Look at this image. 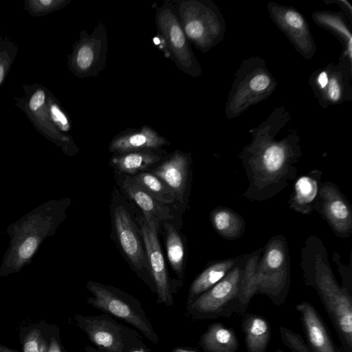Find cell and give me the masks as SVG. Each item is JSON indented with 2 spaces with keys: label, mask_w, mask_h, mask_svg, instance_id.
<instances>
[{
  "label": "cell",
  "mask_w": 352,
  "mask_h": 352,
  "mask_svg": "<svg viewBox=\"0 0 352 352\" xmlns=\"http://www.w3.org/2000/svg\"><path fill=\"white\" fill-rule=\"evenodd\" d=\"M291 121L289 111L281 105L249 131L252 140L239 154L248 182L243 197L248 201H267L296 179L302 152L297 131L288 128Z\"/></svg>",
  "instance_id": "obj_1"
},
{
  "label": "cell",
  "mask_w": 352,
  "mask_h": 352,
  "mask_svg": "<svg viewBox=\"0 0 352 352\" xmlns=\"http://www.w3.org/2000/svg\"><path fill=\"white\" fill-rule=\"evenodd\" d=\"M304 283L318 294L334 329L343 352H352V293L336 279L327 248L320 238L310 235L300 252Z\"/></svg>",
  "instance_id": "obj_2"
},
{
  "label": "cell",
  "mask_w": 352,
  "mask_h": 352,
  "mask_svg": "<svg viewBox=\"0 0 352 352\" xmlns=\"http://www.w3.org/2000/svg\"><path fill=\"white\" fill-rule=\"evenodd\" d=\"M278 82L260 56L243 60L236 69L225 106L228 119L240 116L250 107L270 97Z\"/></svg>",
  "instance_id": "obj_3"
},
{
  "label": "cell",
  "mask_w": 352,
  "mask_h": 352,
  "mask_svg": "<svg viewBox=\"0 0 352 352\" xmlns=\"http://www.w3.org/2000/svg\"><path fill=\"white\" fill-rule=\"evenodd\" d=\"M176 12L190 43L207 53L224 38L225 19L211 0H174Z\"/></svg>",
  "instance_id": "obj_4"
},
{
  "label": "cell",
  "mask_w": 352,
  "mask_h": 352,
  "mask_svg": "<svg viewBox=\"0 0 352 352\" xmlns=\"http://www.w3.org/2000/svg\"><path fill=\"white\" fill-rule=\"evenodd\" d=\"M291 283V266L286 237L272 236L263 248L256 272V294L268 297L275 305H283Z\"/></svg>",
  "instance_id": "obj_5"
},
{
  "label": "cell",
  "mask_w": 352,
  "mask_h": 352,
  "mask_svg": "<svg viewBox=\"0 0 352 352\" xmlns=\"http://www.w3.org/2000/svg\"><path fill=\"white\" fill-rule=\"evenodd\" d=\"M157 33L166 41L170 60L183 73L198 78L203 70L178 19L173 1L166 0L155 10Z\"/></svg>",
  "instance_id": "obj_6"
},
{
  "label": "cell",
  "mask_w": 352,
  "mask_h": 352,
  "mask_svg": "<svg viewBox=\"0 0 352 352\" xmlns=\"http://www.w3.org/2000/svg\"><path fill=\"white\" fill-rule=\"evenodd\" d=\"M243 255L228 274L213 287L195 299L192 314L201 318L229 317L243 314L240 302Z\"/></svg>",
  "instance_id": "obj_7"
},
{
  "label": "cell",
  "mask_w": 352,
  "mask_h": 352,
  "mask_svg": "<svg viewBox=\"0 0 352 352\" xmlns=\"http://www.w3.org/2000/svg\"><path fill=\"white\" fill-rule=\"evenodd\" d=\"M108 34L104 23L99 21L89 34L81 30L78 39L67 56L69 70L78 78L98 76L107 67Z\"/></svg>",
  "instance_id": "obj_8"
},
{
  "label": "cell",
  "mask_w": 352,
  "mask_h": 352,
  "mask_svg": "<svg viewBox=\"0 0 352 352\" xmlns=\"http://www.w3.org/2000/svg\"><path fill=\"white\" fill-rule=\"evenodd\" d=\"M319 105L327 109L352 100V63L344 56L312 72L308 79Z\"/></svg>",
  "instance_id": "obj_9"
},
{
  "label": "cell",
  "mask_w": 352,
  "mask_h": 352,
  "mask_svg": "<svg viewBox=\"0 0 352 352\" xmlns=\"http://www.w3.org/2000/svg\"><path fill=\"white\" fill-rule=\"evenodd\" d=\"M87 288L94 295L88 300L89 304L135 327L151 341L158 342V338L144 313L135 308L113 288L91 281L88 283Z\"/></svg>",
  "instance_id": "obj_10"
},
{
  "label": "cell",
  "mask_w": 352,
  "mask_h": 352,
  "mask_svg": "<svg viewBox=\"0 0 352 352\" xmlns=\"http://www.w3.org/2000/svg\"><path fill=\"white\" fill-rule=\"evenodd\" d=\"M267 8L271 20L295 50L306 60H311L315 55L316 45L304 16L292 7L273 1L267 3Z\"/></svg>",
  "instance_id": "obj_11"
},
{
  "label": "cell",
  "mask_w": 352,
  "mask_h": 352,
  "mask_svg": "<svg viewBox=\"0 0 352 352\" xmlns=\"http://www.w3.org/2000/svg\"><path fill=\"white\" fill-rule=\"evenodd\" d=\"M314 210L320 214L338 237L345 239L351 235V206L332 182L321 183Z\"/></svg>",
  "instance_id": "obj_12"
},
{
  "label": "cell",
  "mask_w": 352,
  "mask_h": 352,
  "mask_svg": "<svg viewBox=\"0 0 352 352\" xmlns=\"http://www.w3.org/2000/svg\"><path fill=\"white\" fill-rule=\"evenodd\" d=\"M160 221L151 215L140 218V232L146 249L150 272L155 282L158 300L166 305H173L168 276L160 248L157 230Z\"/></svg>",
  "instance_id": "obj_13"
},
{
  "label": "cell",
  "mask_w": 352,
  "mask_h": 352,
  "mask_svg": "<svg viewBox=\"0 0 352 352\" xmlns=\"http://www.w3.org/2000/svg\"><path fill=\"white\" fill-rule=\"evenodd\" d=\"M111 213L118 242L124 254L137 270L146 268L150 272L140 232L129 210L122 202L114 201Z\"/></svg>",
  "instance_id": "obj_14"
},
{
  "label": "cell",
  "mask_w": 352,
  "mask_h": 352,
  "mask_svg": "<svg viewBox=\"0 0 352 352\" xmlns=\"http://www.w3.org/2000/svg\"><path fill=\"white\" fill-rule=\"evenodd\" d=\"M25 96L17 105L27 114L37 129L46 131L50 136L65 143H73L70 136L61 133L52 123L47 110L46 98L48 90L41 85L26 86Z\"/></svg>",
  "instance_id": "obj_15"
},
{
  "label": "cell",
  "mask_w": 352,
  "mask_h": 352,
  "mask_svg": "<svg viewBox=\"0 0 352 352\" xmlns=\"http://www.w3.org/2000/svg\"><path fill=\"white\" fill-rule=\"evenodd\" d=\"M190 163V153L177 149L168 155L151 172L172 190L176 200L182 203L188 186Z\"/></svg>",
  "instance_id": "obj_16"
},
{
  "label": "cell",
  "mask_w": 352,
  "mask_h": 352,
  "mask_svg": "<svg viewBox=\"0 0 352 352\" xmlns=\"http://www.w3.org/2000/svg\"><path fill=\"white\" fill-rule=\"evenodd\" d=\"M299 312L306 342L313 352H342L333 342L320 314L309 302L296 305Z\"/></svg>",
  "instance_id": "obj_17"
},
{
  "label": "cell",
  "mask_w": 352,
  "mask_h": 352,
  "mask_svg": "<svg viewBox=\"0 0 352 352\" xmlns=\"http://www.w3.org/2000/svg\"><path fill=\"white\" fill-rule=\"evenodd\" d=\"M170 142L148 125L140 128H126L116 135L109 145V151L116 153L155 149L170 145Z\"/></svg>",
  "instance_id": "obj_18"
},
{
  "label": "cell",
  "mask_w": 352,
  "mask_h": 352,
  "mask_svg": "<svg viewBox=\"0 0 352 352\" xmlns=\"http://www.w3.org/2000/svg\"><path fill=\"white\" fill-rule=\"evenodd\" d=\"M76 320L94 344L107 352H123L120 329L116 324L100 317L76 315Z\"/></svg>",
  "instance_id": "obj_19"
},
{
  "label": "cell",
  "mask_w": 352,
  "mask_h": 352,
  "mask_svg": "<svg viewBox=\"0 0 352 352\" xmlns=\"http://www.w3.org/2000/svg\"><path fill=\"white\" fill-rule=\"evenodd\" d=\"M322 175V171L316 168L296 177L288 201L292 210L306 215L314 212Z\"/></svg>",
  "instance_id": "obj_20"
},
{
  "label": "cell",
  "mask_w": 352,
  "mask_h": 352,
  "mask_svg": "<svg viewBox=\"0 0 352 352\" xmlns=\"http://www.w3.org/2000/svg\"><path fill=\"white\" fill-rule=\"evenodd\" d=\"M311 18L318 26L336 36L342 45L341 54L352 63V22L348 17L342 11L322 10L312 12Z\"/></svg>",
  "instance_id": "obj_21"
},
{
  "label": "cell",
  "mask_w": 352,
  "mask_h": 352,
  "mask_svg": "<svg viewBox=\"0 0 352 352\" xmlns=\"http://www.w3.org/2000/svg\"><path fill=\"white\" fill-rule=\"evenodd\" d=\"M162 148L144 149L115 154L111 164L120 172L135 174L160 162L166 157Z\"/></svg>",
  "instance_id": "obj_22"
},
{
  "label": "cell",
  "mask_w": 352,
  "mask_h": 352,
  "mask_svg": "<svg viewBox=\"0 0 352 352\" xmlns=\"http://www.w3.org/2000/svg\"><path fill=\"white\" fill-rule=\"evenodd\" d=\"M247 352H265L271 339L270 325L265 318L247 314L241 322Z\"/></svg>",
  "instance_id": "obj_23"
},
{
  "label": "cell",
  "mask_w": 352,
  "mask_h": 352,
  "mask_svg": "<svg viewBox=\"0 0 352 352\" xmlns=\"http://www.w3.org/2000/svg\"><path fill=\"white\" fill-rule=\"evenodd\" d=\"M241 256L214 261L193 280L189 289V298H197L213 287L236 265Z\"/></svg>",
  "instance_id": "obj_24"
},
{
  "label": "cell",
  "mask_w": 352,
  "mask_h": 352,
  "mask_svg": "<svg viewBox=\"0 0 352 352\" xmlns=\"http://www.w3.org/2000/svg\"><path fill=\"white\" fill-rule=\"evenodd\" d=\"M210 220L214 230L224 239H238L245 230L244 219L228 207L217 206L212 210Z\"/></svg>",
  "instance_id": "obj_25"
},
{
  "label": "cell",
  "mask_w": 352,
  "mask_h": 352,
  "mask_svg": "<svg viewBox=\"0 0 352 352\" xmlns=\"http://www.w3.org/2000/svg\"><path fill=\"white\" fill-rule=\"evenodd\" d=\"M200 345L206 352H236L239 342L232 329L215 322L203 333Z\"/></svg>",
  "instance_id": "obj_26"
},
{
  "label": "cell",
  "mask_w": 352,
  "mask_h": 352,
  "mask_svg": "<svg viewBox=\"0 0 352 352\" xmlns=\"http://www.w3.org/2000/svg\"><path fill=\"white\" fill-rule=\"evenodd\" d=\"M126 194L140 208L144 216L151 215L159 221L173 219L170 209L152 197L140 186L130 182L126 177L122 182Z\"/></svg>",
  "instance_id": "obj_27"
},
{
  "label": "cell",
  "mask_w": 352,
  "mask_h": 352,
  "mask_svg": "<svg viewBox=\"0 0 352 352\" xmlns=\"http://www.w3.org/2000/svg\"><path fill=\"white\" fill-rule=\"evenodd\" d=\"M263 248L243 255L240 302L243 314L252 298L256 294V272Z\"/></svg>",
  "instance_id": "obj_28"
},
{
  "label": "cell",
  "mask_w": 352,
  "mask_h": 352,
  "mask_svg": "<svg viewBox=\"0 0 352 352\" xmlns=\"http://www.w3.org/2000/svg\"><path fill=\"white\" fill-rule=\"evenodd\" d=\"M130 182L140 186L152 197L165 204L176 200L172 190L157 177L149 172H142L126 177Z\"/></svg>",
  "instance_id": "obj_29"
},
{
  "label": "cell",
  "mask_w": 352,
  "mask_h": 352,
  "mask_svg": "<svg viewBox=\"0 0 352 352\" xmlns=\"http://www.w3.org/2000/svg\"><path fill=\"white\" fill-rule=\"evenodd\" d=\"M167 256L173 270L182 278L185 261V246L181 235L170 223H164Z\"/></svg>",
  "instance_id": "obj_30"
},
{
  "label": "cell",
  "mask_w": 352,
  "mask_h": 352,
  "mask_svg": "<svg viewBox=\"0 0 352 352\" xmlns=\"http://www.w3.org/2000/svg\"><path fill=\"white\" fill-rule=\"evenodd\" d=\"M46 107L49 118L54 126L61 133H69L72 129L69 117L59 101L49 91L47 94Z\"/></svg>",
  "instance_id": "obj_31"
},
{
  "label": "cell",
  "mask_w": 352,
  "mask_h": 352,
  "mask_svg": "<svg viewBox=\"0 0 352 352\" xmlns=\"http://www.w3.org/2000/svg\"><path fill=\"white\" fill-rule=\"evenodd\" d=\"M70 3V0H26L24 9L33 16H42L58 11Z\"/></svg>",
  "instance_id": "obj_32"
},
{
  "label": "cell",
  "mask_w": 352,
  "mask_h": 352,
  "mask_svg": "<svg viewBox=\"0 0 352 352\" xmlns=\"http://www.w3.org/2000/svg\"><path fill=\"white\" fill-rule=\"evenodd\" d=\"M16 52L17 48L13 43L0 38V86L11 67Z\"/></svg>",
  "instance_id": "obj_33"
},
{
  "label": "cell",
  "mask_w": 352,
  "mask_h": 352,
  "mask_svg": "<svg viewBox=\"0 0 352 352\" xmlns=\"http://www.w3.org/2000/svg\"><path fill=\"white\" fill-rule=\"evenodd\" d=\"M279 333L282 342L292 352H313L300 334L284 326L280 327Z\"/></svg>",
  "instance_id": "obj_34"
},
{
  "label": "cell",
  "mask_w": 352,
  "mask_h": 352,
  "mask_svg": "<svg viewBox=\"0 0 352 352\" xmlns=\"http://www.w3.org/2000/svg\"><path fill=\"white\" fill-rule=\"evenodd\" d=\"M47 342L38 329H33L23 340V352H47Z\"/></svg>",
  "instance_id": "obj_35"
},
{
  "label": "cell",
  "mask_w": 352,
  "mask_h": 352,
  "mask_svg": "<svg viewBox=\"0 0 352 352\" xmlns=\"http://www.w3.org/2000/svg\"><path fill=\"white\" fill-rule=\"evenodd\" d=\"M337 258L338 260H334L336 261L339 272L340 274V276L342 277V287L346 288L347 290H349L350 292L352 293V276H351V262L350 261L349 267H346V265L342 264L341 263L338 262V255L337 254Z\"/></svg>",
  "instance_id": "obj_36"
},
{
  "label": "cell",
  "mask_w": 352,
  "mask_h": 352,
  "mask_svg": "<svg viewBox=\"0 0 352 352\" xmlns=\"http://www.w3.org/2000/svg\"><path fill=\"white\" fill-rule=\"evenodd\" d=\"M37 247V241L36 239L30 237L27 239L21 245L19 254L22 258H28L31 256Z\"/></svg>",
  "instance_id": "obj_37"
},
{
  "label": "cell",
  "mask_w": 352,
  "mask_h": 352,
  "mask_svg": "<svg viewBox=\"0 0 352 352\" xmlns=\"http://www.w3.org/2000/svg\"><path fill=\"white\" fill-rule=\"evenodd\" d=\"M154 45L160 50L167 58L170 59V54L169 52L165 39L158 33L156 32L153 37Z\"/></svg>",
  "instance_id": "obj_38"
},
{
  "label": "cell",
  "mask_w": 352,
  "mask_h": 352,
  "mask_svg": "<svg viewBox=\"0 0 352 352\" xmlns=\"http://www.w3.org/2000/svg\"><path fill=\"white\" fill-rule=\"evenodd\" d=\"M326 3H337L338 6L341 8L342 12L348 17L350 21L352 22V7L348 1L346 0H333V1H324Z\"/></svg>",
  "instance_id": "obj_39"
},
{
  "label": "cell",
  "mask_w": 352,
  "mask_h": 352,
  "mask_svg": "<svg viewBox=\"0 0 352 352\" xmlns=\"http://www.w3.org/2000/svg\"><path fill=\"white\" fill-rule=\"evenodd\" d=\"M47 352H62L58 342L54 338H52Z\"/></svg>",
  "instance_id": "obj_40"
},
{
  "label": "cell",
  "mask_w": 352,
  "mask_h": 352,
  "mask_svg": "<svg viewBox=\"0 0 352 352\" xmlns=\"http://www.w3.org/2000/svg\"><path fill=\"white\" fill-rule=\"evenodd\" d=\"M0 352H15L11 349H9L3 346L0 345Z\"/></svg>",
  "instance_id": "obj_41"
},
{
  "label": "cell",
  "mask_w": 352,
  "mask_h": 352,
  "mask_svg": "<svg viewBox=\"0 0 352 352\" xmlns=\"http://www.w3.org/2000/svg\"><path fill=\"white\" fill-rule=\"evenodd\" d=\"M175 352H196L195 351L192 350H186V349H177Z\"/></svg>",
  "instance_id": "obj_42"
},
{
  "label": "cell",
  "mask_w": 352,
  "mask_h": 352,
  "mask_svg": "<svg viewBox=\"0 0 352 352\" xmlns=\"http://www.w3.org/2000/svg\"><path fill=\"white\" fill-rule=\"evenodd\" d=\"M276 352H285L284 351H283L282 349L278 348L276 351Z\"/></svg>",
  "instance_id": "obj_43"
},
{
  "label": "cell",
  "mask_w": 352,
  "mask_h": 352,
  "mask_svg": "<svg viewBox=\"0 0 352 352\" xmlns=\"http://www.w3.org/2000/svg\"><path fill=\"white\" fill-rule=\"evenodd\" d=\"M134 352H142V351H134Z\"/></svg>",
  "instance_id": "obj_44"
}]
</instances>
